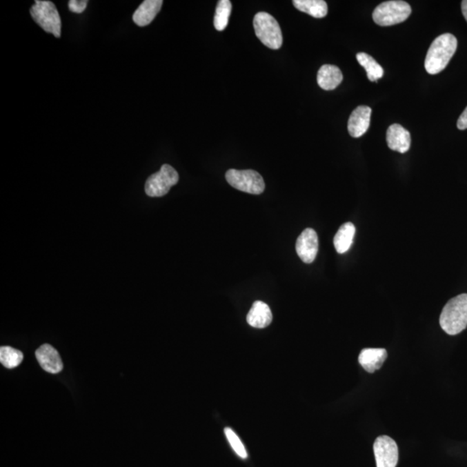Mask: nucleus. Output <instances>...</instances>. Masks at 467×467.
<instances>
[{"mask_svg": "<svg viewBox=\"0 0 467 467\" xmlns=\"http://www.w3.org/2000/svg\"><path fill=\"white\" fill-rule=\"evenodd\" d=\"M411 6L405 1L381 3L373 12V20L380 26H391L404 22L410 16Z\"/></svg>", "mask_w": 467, "mask_h": 467, "instance_id": "obj_5", "label": "nucleus"}, {"mask_svg": "<svg viewBox=\"0 0 467 467\" xmlns=\"http://www.w3.org/2000/svg\"><path fill=\"white\" fill-rule=\"evenodd\" d=\"M439 325L449 335H457L467 327V295L450 299L439 317Z\"/></svg>", "mask_w": 467, "mask_h": 467, "instance_id": "obj_2", "label": "nucleus"}, {"mask_svg": "<svg viewBox=\"0 0 467 467\" xmlns=\"http://www.w3.org/2000/svg\"><path fill=\"white\" fill-rule=\"evenodd\" d=\"M292 4L299 11L308 13L316 19L325 18L328 12V6L323 0H295Z\"/></svg>", "mask_w": 467, "mask_h": 467, "instance_id": "obj_18", "label": "nucleus"}, {"mask_svg": "<svg viewBox=\"0 0 467 467\" xmlns=\"http://www.w3.org/2000/svg\"><path fill=\"white\" fill-rule=\"evenodd\" d=\"M317 81L319 87L329 91L335 90L342 83L343 74L339 67L326 64L320 68Z\"/></svg>", "mask_w": 467, "mask_h": 467, "instance_id": "obj_16", "label": "nucleus"}, {"mask_svg": "<svg viewBox=\"0 0 467 467\" xmlns=\"http://www.w3.org/2000/svg\"><path fill=\"white\" fill-rule=\"evenodd\" d=\"M457 127L459 130H466L467 129V108L464 110L461 115L459 116Z\"/></svg>", "mask_w": 467, "mask_h": 467, "instance_id": "obj_24", "label": "nucleus"}, {"mask_svg": "<svg viewBox=\"0 0 467 467\" xmlns=\"http://www.w3.org/2000/svg\"><path fill=\"white\" fill-rule=\"evenodd\" d=\"M272 315L270 308L262 301H255L247 315L248 325L255 328H265L270 325Z\"/></svg>", "mask_w": 467, "mask_h": 467, "instance_id": "obj_15", "label": "nucleus"}, {"mask_svg": "<svg viewBox=\"0 0 467 467\" xmlns=\"http://www.w3.org/2000/svg\"><path fill=\"white\" fill-rule=\"evenodd\" d=\"M387 357V350L383 348H366L360 352L359 362L367 372L374 373L381 369Z\"/></svg>", "mask_w": 467, "mask_h": 467, "instance_id": "obj_13", "label": "nucleus"}, {"mask_svg": "<svg viewBox=\"0 0 467 467\" xmlns=\"http://www.w3.org/2000/svg\"><path fill=\"white\" fill-rule=\"evenodd\" d=\"M163 6L162 0H145L132 16V20L138 26L150 25Z\"/></svg>", "mask_w": 467, "mask_h": 467, "instance_id": "obj_14", "label": "nucleus"}, {"mask_svg": "<svg viewBox=\"0 0 467 467\" xmlns=\"http://www.w3.org/2000/svg\"><path fill=\"white\" fill-rule=\"evenodd\" d=\"M377 467H395L399 459L398 446L387 435L379 436L374 443Z\"/></svg>", "mask_w": 467, "mask_h": 467, "instance_id": "obj_8", "label": "nucleus"}, {"mask_svg": "<svg viewBox=\"0 0 467 467\" xmlns=\"http://www.w3.org/2000/svg\"><path fill=\"white\" fill-rule=\"evenodd\" d=\"M357 60L366 70L367 77L370 81H377L384 77L383 68L370 54L363 52L357 54Z\"/></svg>", "mask_w": 467, "mask_h": 467, "instance_id": "obj_19", "label": "nucleus"}, {"mask_svg": "<svg viewBox=\"0 0 467 467\" xmlns=\"http://www.w3.org/2000/svg\"><path fill=\"white\" fill-rule=\"evenodd\" d=\"M179 180V173L170 165H163L159 172L152 174L146 180L145 190L146 195L159 197L166 195L172 186Z\"/></svg>", "mask_w": 467, "mask_h": 467, "instance_id": "obj_7", "label": "nucleus"}, {"mask_svg": "<svg viewBox=\"0 0 467 467\" xmlns=\"http://www.w3.org/2000/svg\"><path fill=\"white\" fill-rule=\"evenodd\" d=\"M355 233L356 228L352 223H344L339 228L333 240L334 247L337 253L344 254L350 250Z\"/></svg>", "mask_w": 467, "mask_h": 467, "instance_id": "obj_17", "label": "nucleus"}, {"mask_svg": "<svg viewBox=\"0 0 467 467\" xmlns=\"http://www.w3.org/2000/svg\"><path fill=\"white\" fill-rule=\"evenodd\" d=\"M458 41L453 34L445 33L436 37L428 50L425 69L430 74L441 72L456 52Z\"/></svg>", "mask_w": 467, "mask_h": 467, "instance_id": "obj_1", "label": "nucleus"}, {"mask_svg": "<svg viewBox=\"0 0 467 467\" xmlns=\"http://www.w3.org/2000/svg\"><path fill=\"white\" fill-rule=\"evenodd\" d=\"M371 108L359 106L352 112L348 121V131L353 138H359L368 131L370 125Z\"/></svg>", "mask_w": 467, "mask_h": 467, "instance_id": "obj_10", "label": "nucleus"}, {"mask_svg": "<svg viewBox=\"0 0 467 467\" xmlns=\"http://www.w3.org/2000/svg\"><path fill=\"white\" fill-rule=\"evenodd\" d=\"M386 139L388 148L393 151L405 153L410 148V132L401 125H391L388 128Z\"/></svg>", "mask_w": 467, "mask_h": 467, "instance_id": "obj_12", "label": "nucleus"}, {"mask_svg": "<svg viewBox=\"0 0 467 467\" xmlns=\"http://www.w3.org/2000/svg\"><path fill=\"white\" fill-rule=\"evenodd\" d=\"M88 6L87 0H70L69 2V9L74 13L83 12Z\"/></svg>", "mask_w": 467, "mask_h": 467, "instance_id": "obj_23", "label": "nucleus"}, {"mask_svg": "<svg viewBox=\"0 0 467 467\" xmlns=\"http://www.w3.org/2000/svg\"><path fill=\"white\" fill-rule=\"evenodd\" d=\"M461 10H462V14L464 16V18L466 19V22H467V0H464L461 3Z\"/></svg>", "mask_w": 467, "mask_h": 467, "instance_id": "obj_25", "label": "nucleus"}, {"mask_svg": "<svg viewBox=\"0 0 467 467\" xmlns=\"http://www.w3.org/2000/svg\"><path fill=\"white\" fill-rule=\"evenodd\" d=\"M226 180L234 188L241 192L259 195L264 192V178L254 170H228Z\"/></svg>", "mask_w": 467, "mask_h": 467, "instance_id": "obj_6", "label": "nucleus"}, {"mask_svg": "<svg viewBox=\"0 0 467 467\" xmlns=\"http://www.w3.org/2000/svg\"><path fill=\"white\" fill-rule=\"evenodd\" d=\"M224 433L228 442H230L232 449H233L237 455L241 457V458L246 459L248 457L246 449H245L243 443H241V439L238 438L236 433L230 428H225Z\"/></svg>", "mask_w": 467, "mask_h": 467, "instance_id": "obj_22", "label": "nucleus"}, {"mask_svg": "<svg viewBox=\"0 0 467 467\" xmlns=\"http://www.w3.org/2000/svg\"><path fill=\"white\" fill-rule=\"evenodd\" d=\"M232 11V4L230 0H220L218 1L216 14L214 17V26L219 32H223L228 26V19Z\"/></svg>", "mask_w": 467, "mask_h": 467, "instance_id": "obj_20", "label": "nucleus"}, {"mask_svg": "<svg viewBox=\"0 0 467 467\" xmlns=\"http://www.w3.org/2000/svg\"><path fill=\"white\" fill-rule=\"evenodd\" d=\"M318 250L319 239L315 230L311 228H306L296 243V251L299 257L305 264H312L315 260Z\"/></svg>", "mask_w": 467, "mask_h": 467, "instance_id": "obj_9", "label": "nucleus"}, {"mask_svg": "<svg viewBox=\"0 0 467 467\" xmlns=\"http://www.w3.org/2000/svg\"><path fill=\"white\" fill-rule=\"evenodd\" d=\"M255 35L265 46L279 50L283 43L281 27L277 20L268 12H258L254 18Z\"/></svg>", "mask_w": 467, "mask_h": 467, "instance_id": "obj_3", "label": "nucleus"}, {"mask_svg": "<svg viewBox=\"0 0 467 467\" xmlns=\"http://www.w3.org/2000/svg\"><path fill=\"white\" fill-rule=\"evenodd\" d=\"M30 12L34 21L44 32L53 34L57 39H60L62 22L59 12L52 2L37 0L35 4L30 8Z\"/></svg>", "mask_w": 467, "mask_h": 467, "instance_id": "obj_4", "label": "nucleus"}, {"mask_svg": "<svg viewBox=\"0 0 467 467\" xmlns=\"http://www.w3.org/2000/svg\"><path fill=\"white\" fill-rule=\"evenodd\" d=\"M37 362L48 373L57 374L63 370V364L59 353L50 344H43L36 352Z\"/></svg>", "mask_w": 467, "mask_h": 467, "instance_id": "obj_11", "label": "nucleus"}, {"mask_svg": "<svg viewBox=\"0 0 467 467\" xmlns=\"http://www.w3.org/2000/svg\"><path fill=\"white\" fill-rule=\"evenodd\" d=\"M23 355L19 350L10 346L0 348V362L8 369H14L23 362Z\"/></svg>", "mask_w": 467, "mask_h": 467, "instance_id": "obj_21", "label": "nucleus"}]
</instances>
